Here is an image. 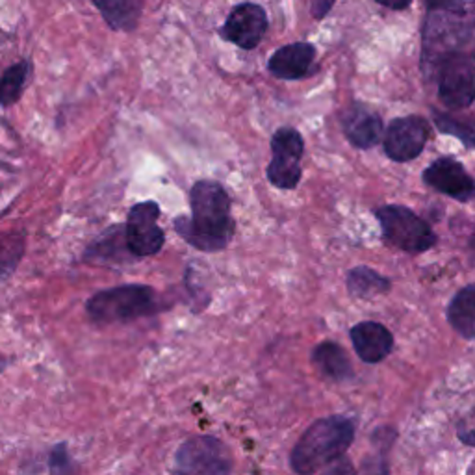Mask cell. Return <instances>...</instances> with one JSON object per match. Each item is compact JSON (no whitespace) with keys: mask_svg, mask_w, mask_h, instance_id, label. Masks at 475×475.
Returning a JSON list of instances; mask_svg holds the SVG:
<instances>
[{"mask_svg":"<svg viewBox=\"0 0 475 475\" xmlns=\"http://www.w3.org/2000/svg\"><path fill=\"white\" fill-rule=\"evenodd\" d=\"M190 217L181 215L175 220L176 234L203 253L227 249L236 232L227 190L215 181H197L190 191Z\"/></svg>","mask_w":475,"mask_h":475,"instance_id":"1","label":"cell"},{"mask_svg":"<svg viewBox=\"0 0 475 475\" xmlns=\"http://www.w3.org/2000/svg\"><path fill=\"white\" fill-rule=\"evenodd\" d=\"M354 439V424L346 416H329L314 422L292 449L290 464L295 473L320 471L339 461Z\"/></svg>","mask_w":475,"mask_h":475,"instance_id":"2","label":"cell"},{"mask_svg":"<svg viewBox=\"0 0 475 475\" xmlns=\"http://www.w3.org/2000/svg\"><path fill=\"white\" fill-rule=\"evenodd\" d=\"M158 301L160 297L152 286L123 284L91 295L86 310L90 320L97 325L127 323L156 314L160 310Z\"/></svg>","mask_w":475,"mask_h":475,"instance_id":"3","label":"cell"},{"mask_svg":"<svg viewBox=\"0 0 475 475\" xmlns=\"http://www.w3.org/2000/svg\"><path fill=\"white\" fill-rule=\"evenodd\" d=\"M475 27V10L464 6L432 10L425 27L424 64L431 73L437 74L442 59L457 52L459 45L470 35Z\"/></svg>","mask_w":475,"mask_h":475,"instance_id":"4","label":"cell"},{"mask_svg":"<svg viewBox=\"0 0 475 475\" xmlns=\"http://www.w3.org/2000/svg\"><path fill=\"white\" fill-rule=\"evenodd\" d=\"M234 470L232 453L225 442L210 437V434H199L191 437L175 453V468L176 473H201V475H222Z\"/></svg>","mask_w":475,"mask_h":475,"instance_id":"5","label":"cell"},{"mask_svg":"<svg viewBox=\"0 0 475 475\" xmlns=\"http://www.w3.org/2000/svg\"><path fill=\"white\" fill-rule=\"evenodd\" d=\"M378 220L386 240L407 253H424L437 242L431 227L407 206H383L378 210Z\"/></svg>","mask_w":475,"mask_h":475,"instance_id":"6","label":"cell"},{"mask_svg":"<svg viewBox=\"0 0 475 475\" xmlns=\"http://www.w3.org/2000/svg\"><path fill=\"white\" fill-rule=\"evenodd\" d=\"M305 142L300 130L283 127L271 137V162L268 166V181L279 190H293L301 181V158Z\"/></svg>","mask_w":475,"mask_h":475,"instance_id":"7","label":"cell"},{"mask_svg":"<svg viewBox=\"0 0 475 475\" xmlns=\"http://www.w3.org/2000/svg\"><path fill=\"white\" fill-rule=\"evenodd\" d=\"M439 97L451 108H468L475 98V59L468 52H453L442 59L437 69Z\"/></svg>","mask_w":475,"mask_h":475,"instance_id":"8","label":"cell"},{"mask_svg":"<svg viewBox=\"0 0 475 475\" xmlns=\"http://www.w3.org/2000/svg\"><path fill=\"white\" fill-rule=\"evenodd\" d=\"M158 220H160V206L154 201L137 203L128 210L123 232L125 244L136 259L154 256L162 251L166 234L158 225Z\"/></svg>","mask_w":475,"mask_h":475,"instance_id":"9","label":"cell"},{"mask_svg":"<svg viewBox=\"0 0 475 475\" xmlns=\"http://www.w3.org/2000/svg\"><path fill=\"white\" fill-rule=\"evenodd\" d=\"M268 32V15L259 4L244 3L232 8L220 30L225 42L244 51H253L261 45Z\"/></svg>","mask_w":475,"mask_h":475,"instance_id":"10","label":"cell"},{"mask_svg":"<svg viewBox=\"0 0 475 475\" xmlns=\"http://www.w3.org/2000/svg\"><path fill=\"white\" fill-rule=\"evenodd\" d=\"M429 137V125L424 117H398L385 134V152L393 162H410L420 156Z\"/></svg>","mask_w":475,"mask_h":475,"instance_id":"11","label":"cell"},{"mask_svg":"<svg viewBox=\"0 0 475 475\" xmlns=\"http://www.w3.org/2000/svg\"><path fill=\"white\" fill-rule=\"evenodd\" d=\"M424 181L432 190L451 197L455 201L468 203L475 199L473 178L466 173L464 166L453 158H440V160L431 164L424 173Z\"/></svg>","mask_w":475,"mask_h":475,"instance_id":"12","label":"cell"},{"mask_svg":"<svg viewBox=\"0 0 475 475\" xmlns=\"http://www.w3.org/2000/svg\"><path fill=\"white\" fill-rule=\"evenodd\" d=\"M351 340L356 354L368 364L381 362L393 347L392 332L378 322H362L351 329Z\"/></svg>","mask_w":475,"mask_h":475,"instance_id":"13","label":"cell"},{"mask_svg":"<svg viewBox=\"0 0 475 475\" xmlns=\"http://www.w3.org/2000/svg\"><path fill=\"white\" fill-rule=\"evenodd\" d=\"M315 49L310 43H292L281 47L268 62V69L281 81H300L310 73L314 64Z\"/></svg>","mask_w":475,"mask_h":475,"instance_id":"14","label":"cell"},{"mask_svg":"<svg viewBox=\"0 0 475 475\" xmlns=\"http://www.w3.org/2000/svg\"><path fill=\"white\" fill-rule=\"evenodd\" d=\"M342 127L347 140L359 149H370L379 142L383 134L381 117L361 105L349 108L344 113Z\"/></svg>","mask_w":475,"mask_h":475,"instance_id":"15","label":"cell"},{"mask_svg":"<svg viewBox=\"0 0 475 475\" xmlns=\"http://www.w3.org/2000/svg\"><path fill=\"white\" fill-rule=\"evenodd\" d=\"M112 30L132 32L144 13V0H91Z\"/></svg>","mask_w":475,"mask_h":475,"instance_id":"16","label":"cell"},{"mask_svg":"<svg viewBox=\"0 0 475 475\" xmlns=\"http://www.w3.org/2000/svg\"><path fill=\"white\" fill-rule=\"evenodd\" d=\"M312 362L323 378L331 381H347L353 378V366L347 353L334 342H323L312 351Z\"/></svg>","mask_w":475,"mask_h":475,"instance_id":"17","label":"cell"},{"mask_svg":"<svg viewBox=\"0 0 475 475\" xmlns=\"http://www.w3.org/2000/svg\"><path fill=\"white\" fill-rule=\"evenodd\" d=\"M451 327L466 340H475V288L466 286L453 297L448 307Z\"/></svg>","mask_w":475,"mask_h":475,"instance_id":"18","label":"cell"},{"mask_svg":"<svg viewBox=\"0 0 475 475\" xmlns=\"http://www.w3.org/2000/svg\"><path fill=\"white\" fill-rule=\"evenodd\" d=\"M347 288L353 297L370 300L390 290V281L370 268H354L347 275Z\"/></svg>","mask_w":475,"mask_h":475,"instance_id":"19","label":"cell"},{"mask_svg":"<svg viewBox=\"0 0 475 475\" xmlns=\"http://www.w3.org/2000/svg\"><path fill=\"white\" fill-rule=\"evenodd\" d=\"M28 76H30V64L25 62V59L8 67L4 74L0 76V105L3 106L15 105L27 88Z\"/></svg>","mask_w":475,"mask_h":475,"instance_id":"20","label":"cell"},{"mask_svg":"<svg viewBox=\"0 0 475 475\" xmlns=\"http://www.w3.org/2000/svg\"><path fill=\"white\" fill-rule=\"evenodd\" d=\"M25 254L23 234H0V283L15 271Z\"/></svg>","mask_w":475,"mask_h":475,"instance_id":"21","label":"cell"},{"mask_svg":"<svg viewBox=\"0 0 475 475\" xmlns=\"http://www.w3.org/2000/svg\"><path fill=\"white\" fill-rule=\"evenodd\" d=\"M434 123H437V127L442 132L457 136L464 145L475 147V123L461 121V119H455L451 115L439 113V112H434Z\"/></svg>","mask_w":475,"mask_h":475,"instance_id":"22","label":"cell"},{"mask_svg":"<svg viewBox=\"0 0 475 475\" xmlns=\"http://www.w3.org/2000/svg\"><path fill=\"white\" fill-rule=\"evenodd\" d=\"M459 439L475 448V409L468 412V416H464L463 422L459 424Z\"/></svg>","mask_w":475,"mask_h":475,"instance_id":"23","label":"cell"},{"mask_svg":"<svg viewBox=\"0 0 475 475\" xmlns=\"http://www.w3.org/2000/svg\"><path fill=\"white\" fill-rule=\"evenodd\" d=\"M69 453H67V448L66 444H59L58 448H54L51 451V470L52 471H67L71 470L69 466Z\"/></svg>","mask_w":475,"mask_h":475,"instance_id":"24","label":"cell"},{"mask_svg":"<svg viewBox=\"0 0 475 475\" xmlns=\"http://www.w3.org/2000/svg\"><path fill=\"white\" fill-rule=\"evenodd\" d=\"M431 10H442V8H455L461 6L463 0H427Z\"/></svg>","mask_w":475,"mask_h":475,"instance_id":"25","label":"cell"},{"mask_svg":"<svg viewBox=\"0 0 475 475\" xmlns=\"http://www.w3.org/2000/svg\"><path fill=\"white\" fill-rule=\"evenodd\" d=\"M378 3L392 10H403L412 3V0H378Z\"/></svg>","mask_w":475,"mask_h":475,"instance_id":"26","label":"cell"},{"mask_svg":"<svg viewBox=\"0 0 475 475\" xmlns=\"http://www.w3.org/2000/svg\"><path fill=\"white\" fill-rule=\"evenodd\" d=\"M470 251H471V259L475 262V230H473V234L470 238Z\"/></svg>","mask_w":475,"mask_h":475,"instance_id":"27","label":"cell"},{"mask_svg":"<svg viewBox=\"0 0 475 475\" xmlns=\"http://www.w3.org/2000/svg\"><path fill=\"white\" fill-rule=\"evenodd\" d=\"M8 359H6V356L4 354H0V373H3L6 368H8Z\"/></svg>","mask_w":475,"mask_h":475,"instance_id":"28","label":"cell"}]
</instances>
